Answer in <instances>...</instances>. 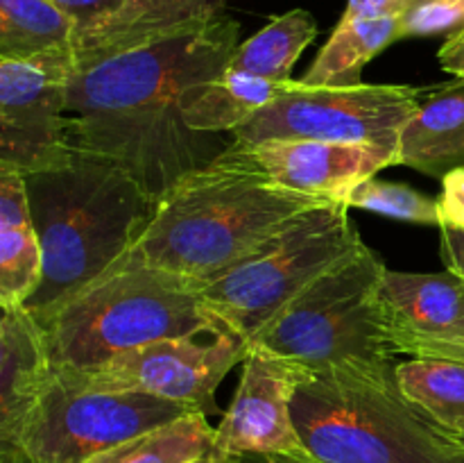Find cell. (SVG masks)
<instances>
[{
    "label": "cell",
    "mask_w": 464,
    "mask_h": 463,
    "mask_svg": "<svg viewBox=\"0 0 464 463\" xmlns=\"http://www.w3.org/2000/svg\"><path fill=\"white\" fill-rule=\"evenodd\" d=\"M317 23L306 9H290L236 48L229 71L272 82H290L304 50L315 41Z\"/></svg>",
    "instance_id": "21"
},
{
    "label": "cell",
    "mask_w": 464,
    "mask_h": 463,
    "mask_svg": "<svg viewBox=\"0 0 464 463\" xmlns=\"http://www.w3.org/2000/svg\"><path fill=\"white\" fill-rule=\"evenodd\" d=\"M220 327L198 284L127 252L72 295L44 330L54 368L91 370L127 350Z\"/></svg>",
    "instance_id": "5"
},
{
    "label": "cell",
    "mask_w": 464,
    "mask_h": 463,
    "mask_svg": "<svg viewBox=\"0 0 464 463\" xmlns=\"http://www.w3.org/2000/svg\"><path fill=\"white\" fill-rule=\"evenodd\" d=\"M442 227L464 230V166L442 177V195L438 198Z\"/></svg>",
    "instance_id": "28"
},
{
    "label": "cell",
    "mask_w": 464,
    "mask_h": 463,
    "mask_svg": "<svg viewBox=\"0 0 464 463\" xmlns=\"http://www.w3.org/2000/svg\"><path fill=\"white\" fill-rule=\"evenodd\" d=\"M438 62L453 77L464 80V25L460 30L453 32V34H449V39L440 48Z\"/></svg>",
    "instance_id": "31"
},
{
    "label": "cell",
    "mask_w": 464,
    "mask_h": 463,
    "mask_svg": "<svg viewBox=\"0 0 464 463\" xmlns=\"http://www.w3.org/2000/svg\"><path fill=\"white\" fill-rule=\"evenodd\" d=\"M322 204L329 202L275 184L243 145L231 141L220 157L159 202L131 254L204 289Z\"/></svg>",
    "instance_id": "2"
},
{
    "label": "cell",
    "mask_w": 464,
    "mask_h": 463,
    "mask_svg": "<svg viewBox=\"0 0 464 463\" xmlns=\"http://www.w3.org/2000/svg\"><path fill=\"white\" fill-rule=\"evenodd\" d=\"M299 363L276 357L261 348H249L243 375L229 409L216 427V448L231 457L306 458L293 420V398L306 375Z\"/></svg>",
    "instance_id": "12"
},
{
    "label": "cell",
    "mask_w": 464,
    "mask_h": 463,
    "mask_svg": "<svg viewBox=\"0 0 464 463\" xmlns=\"http://www.w3.org/2000/svg\"><path fill=\"white\" fill-rule=\"evenodd\" d=\"M238 143V141H236ZM275 184L322 200L347 204L349 195L383 168L399 166L397 150L311 139H272L240 143Z\"/></svg>",
    "instance_id": "14"
},
{
    "label": "cell",
    "mask_w": 464,
    "mask_h": 463,
    "mask_svg": "<svg viewBox=\"0 0 464 463\" xmlns=\"http://www.w3.org/2000/svg\"><path fill=\"white\" fill-rule=\"evenodd\" d=\"M429 89L411 84L315 86L290 80L284 94L231 132L238 143L311 139L397 150L399 136Z\"/></svg>",
    "instance_id": "9"
},
{
    "label": "cell",
    "mask_w": 464,
    "mask_h": 463,
    "mask_svg": "<svg viewBox=\"0 0 464 463\" xmlns=\"http://www.w3.org/2000/svg\"><path fill=\"white\" fill-rule=\"evenodd\" d=\"M417 0H347L343 18H401Z\"/></svg>",
    "instance_id": "29"
},
{
    "label": "cell",
    "mask_w": 464,
    "mask_h": 463,
    "mask_svg": "<svg viewBox=\"0 0 464 463\" xmlns=\"http://www.w3.org/2000/svg\"><path fill=\"white\" fill-rule=\"evenodd\" d=\"M229 0H127L111 18L77 36L75 68L125 53L136 45L208 25Z\"/></svg>",
    "instance_id": "16"
},
{
    "label": "cell",
    "mask_w": 464,
    "mask_h": 463,
    "mask_svg": "<svg viewBox=\"0 0 464 463\" xmlns=\"http://www.w3.org/2000/svg\"><path fill=\"white\" fill-rule=\"evenodd\" d=\"M50 3L75 23L77 36H82L84 32L93 30L100 23L111 18L127 0H50Z\"/></svg>",
    "instance_id": "27"
},
{
    "label": "cell",
    "mask_w": 464,
    "mask_h": 463,
    "mask_svg": "<svg viewBox=\"0 0 464 463\" xmlns=\"http://www.w3.org/2000/svg\"><path fill=\"white\" fill-rule=\"evenodd\" d=\"M285 86L288 82L263 80L227 68L222 75L188 86L179 98V112L190 130L231 134L284 94Z\"/></svg>",
    "instance_id": "19"
},
{
    "label": "cell",
    "mask_w": 464,
    "mask_h": 463,
    "mask_svg": "<svg viewBox=\"0 0 464 463\" xmlns=\"http://www.w3.org/2000/svg\"><path fill=\"white\" fill-rule=\"evenodd\" d=\"M77 27L50 0H0V57L72 53Z\"/></svg>",
    "instance_id": "23"
},
{
    "label": "cell",
    "mask_w": 464,
    "mask_h": 463,
    "mask_svg": "<svg viewBox=\"0 0 464 463\" xmlns=\"http://www.w3.org/2000/svg\"><path fill=\"white\" fill-rule=\"evenodd\" d=\"M347 207L379 213V216L394 218V221L442 227L438 200L429 198L426 193L408 184L383 182L376 180V177L365 180L349 195Z\"/></svg>",
    "instance_id": "25"
},
{
    "label": "cell",
    "mask_w": 464,
    "mask_h": 463,
    "mask_svg": "<svg viewBox=\"0 0 464 463\" xmlns=\"http://www.w3.org/2000/svg\"><path fill=\"white\" fill-rule=\"evenodd\" d=\"M44 277V250L32 218L25 175L0 166V307L32 298Z\"/></svg>",
    "instance_id": "18"
},
{
    "label": "cell",
    "mask_w": 464,
    "mask_h": 463,
    "mask_svg": "<svg viewBox=\"0 0 464 463\" xmlns=\"http://www.w3.org/2000/svg\"><path fill=\"white\" fill-rule=\"evenodd\" d=\"M44 277L23 307L44 327L72 295L136 248L159 200L116 162L75 148L71 162L25 175Z\"/></svg>",
    "instance_id": "3"
},
{
    "label": "cell",
    "mask_w": 464,
    "mask_h": 463,
    "mask_svg": "<svg viewBox=\"0 0 464 463\" xmlns=\"http://www.w3.org/2000/svg\"><path fill=\"white\" fill-rule=\"evenodd\" d=\"M385 272L383 259L362 243L302 291L249 340V348L290 359L311 372L353 361H394L381 304Z\"/></svg>",
    "instance_id": "6"
},
{
    "label": "cell",
    "mask_w": 464,
    "mask_h": 463,
    "mask_svg": "<svg viewBox=\"0 0 464 463\" xmlns=\"http://www.w3.org/2000/svg\"><path fill=\"white\" fill-rule=\"evenodd\" d=\"M238 34V23L222 14L208 25L72 68L68 118L75 148L116 162L161 202L234 141L231 134L190 130L179 98L188 86L229 68Z\"/></svg>",
    "instance_id": "1"
},
{
    "label": "cell",
    "mask_w": 464,
    "mask_h": 463,
    "mask_svg": "<svg viewBox=\"0 0 464 463\" xmlns=\"http://www.w3.org/2000/svg\"><path fill=\"white\" fill-rule=\"evenodd\" d=\"M464 25V0H417L401 16L399 41L421 36L453 34Z\"/></svg>",
    "instance_id": "26"
},
{
    "label": "cell",
    "mask_w": 464,
    "mask_h": 463,
    "mask_svg": "<svg viewBox=\"0 0 464 463\" xmlns=\"http://www.w3.org/2000/svg\"><path fill=\"white\" fill-rule=\"evenodd\" d=\"M403 398L453 436L464 434V361L411 357L397 361Z\"/></svg>",
    "instance_id": "22"
},
{
    "label": "cell",
    "mask_w": 464,
    "mask_h": 463,
    "mask_svg": "<svg viewBox=\"0 0 464 463\" xmlns=\"http://www.w3.org/2000/svg\"><path fill=\"white\" fill-rule=\"evenodd\" d=\"M385 327L394 352L464 361V280L444 272H385Z\"/></svg>",
    "instance_id": "13"
},
{
    "label": "cell",
    "mask_w": 464,
    "mask_h": 463,
    "mask_svg": "<svg viewBox=\"0 0 464 463\" xmlns=\"http://www.w3.org/2000/svg\"><path fill=\"white\" fill-rule=\"evenodd\" d=\"M216 443V429L204 413H188L177 420L134 436L86 463H190Z\"/></svg>",
    "instance_id": "24"
},
{
    "label": "cell",
    "mask_w": 464,
    "mask_h": 463,
    "mask_svg": "<svg viewBox=\"0 0 464 463\" xmlns=\"http://www.w3.org/2000/svg\"><path fill=\"white\" fill-rule=\"evenodd\" d=\"M188 413L199 411L139 390L102 389L54 368L23 436L21 463H86Z\"/></svg>",
    "instance_id": "8"
},
{
    "label": "cell",
    "mask_w": 464,
    "mask_h": 463,
    "mask_svg": "<svg viewBox=\"0 0 464 463\" xmlns=\"http://www.w3.org/2000/svg\"><path fill=\"white\" fill-rule=\"evenodd\" d=\"M190 463H240V458L231 457V454L222 452V449H218L216 445H213L207 454H202V457H198L195 461H190Z\"/></svg>",
    "instance_id": "32"
},
{
    "label": "cell",
    "mask_w": 464,
    "mask_h": 463,
    "mask_svg": "<svg viewBox=\"0 0 464 463\" xmlns=\"http://www.w3.org/2000/svg\"><path fill=\"white\" fill-rule=\"evenodd\" d=\"M458 438H460V440H462V443H464V434H462V436H458Z\"/></svg>",
    "instance_id": "33"
},
{
    "label": "cell",
    "mask_w": 464,
    "mask_h": 463,
    "mask_svg": "<svg viewBox=\"0 0 464 463\" xmlns=\"http://www.w3.org/2000/svg\"><path fill=\"white\" fill-rule=\"evenodd\" d=\"M362 243L347 204L308 209L270 243L204 286L202 300L222 325L249 343L302 291Z\"/></svg>",
    "instance_id": "7"
},
{
    "label": "cell",
    "mask_w": 464,
    "mask_h": 463,
    "mask_svg": "<svg viewBox=\"0 0 464 463\" xmlns=\"http://www.w3.org/2000/svg\"><path fill=\"white\" fill-rule=\"evenodd\" d=\"M247 352V340L222 325L213 331L154 340L127 350L98 368L72 372L93 386L139 390L213 416L220 413L216 402L218 386L236 363L245 361Z\"/></svg>",
    "instance_id": "10"
},
{
    "label": "cell",
    "mask_w": 464,
    "mask_h": 463,
    "mask_svg": "<svg viewBox=\"0 0 464 463\" xmlns=\"http://www.w3.org/2000/svg\"><path fill=\"white\" fill-rule=\"evenodd\" d=\"M401 18H343L322 45L302 82L315 86H353L362 82V68L399 41Z\"/></svg>",
    "instance_id": "20"
},
{
    "label": "cell",
    "mask_w": 464,
    "mask_h": 463,
    "mask_svg": "<svg viewBox=\"0 0 464 463\" xmlns=\"http://www.w3.org/2000/svg\"><path fill=\"white\" fill-rule=\"evenodd\" d=\"M306 458L267 463H464V443L417 411L397 361L340 363L308 372L293 398Z\"/></svg>",
    "instance_id": "4"
},
{
    "label": "cell",
    "mask_w": 464,
    "mask_h": 463,
    "mask_svg": "<svg viewBox=\"0 0 464 463\" xmlns=\"http://www.w3.org/2000/svg\"><path fill=\"white\" fill-rule=\"evenodd\" d=\"M397 159L438 180L464 166V80L426 91L399 136Z\"/></svg>",
    "instance_id": "17"
},
{
    "label": "cell",
    "mask_w": 464,
    "mask_h": 463,
    "mask_svg": "<svg viewBox=\"0 0 464 463\" xmlns=\"http://www.w3.org/2000/svg\"><path fill=\"white\" fill-rule=\"evenodd\" d=\"M440 236H442V259L447 271L464 280V230L440 227Z\"/></svg>",
    "instance_id": "30"
},
{
    "label": "cell",
    "mask_w": 464,
    "mask_h": 463,
    "mask_svg": "<svg viewBox=\"0 0 464 463\" xmlns=\"http://www.w3.org/2000/svg\"><path fill=\"white\" fill-rule=\"evenodd\" d=\"M0 311V463H21L23 436L54 363L45 330L23 304Z\"/></svg>",
    "instance_id": "15"
},
{
    "label": "cell",
    "mask_w": 464,
    "mask_h": 463,
    "mask_svg": "<svg viewBox=\"0 0 464 463\" xmlns=\"http://www.w3.org/2000/svg\"><path fill=\"white\" fill-rule=\"evenodd\" d=\"M72 53L0 57V166L30 175L71 162L68 118Z\"/></svg>",
    "instance_id": "11"
}]
</instances>
